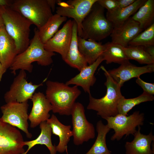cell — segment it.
<instances>
[{"label": "cell", "mask_w": 154, "mask_h": 154, "mask_svg": "<svg viewBox=\"0 0 154 154\" xmlns=\"http://www.w3.org/2000/svg\"><path fill=\"white\" fill-rule=\"evenodd\" d=\"M66 152L67 153V154H68V151H67V149H66Z\"/></svg>", "instance_id": "cell-40"}, {"label": "cell", "mask_w": 154, "mask_h": 154, "mask_svg": "<svg viewBox=\"0 0 154 154\" xmlns=\"http://www.w3.org/2000/svg\"><path fill=\"white\" fill-rule=\"evenodd\" d=\"M146 0H135L129 6L117 9L112 12H107L106 17L112 24L114 27L123 24L133 15L145 2Z\"/></svg>", "instance_id": "cell-23"}, {"label": "cell", "mask_w": 154, "mask_h": 154, "mask_svg": "<svg viewBox=\"0 0 154 154\" xmlns=\"http://www.w3.org/2000/svg\"><path fill=\"white\" fill-rule=\"evenodd\" d=\"M131 40L128 45L146 47L154 46V23Z\"/></svg>", "instance_id": "cell-31"}, {"label": "cell", "mask_w": 154, "mask_h": 154, "mask_svg": "<svg viewBox=\"0 0 154 154\" xmlns=\"http://www.w3.org/2000/svg\"><path fill=\"white\" fill-rule=\"evenodd\" d=\"M143 31L139 24L130 17L122 25L114 27L110 35L112 42L123 47Z\"/></svg>", "instance_id": "cell-16"}, {"label": "cell", "mask_w": 154, "mask_h": 154, "mask_svg": "<svg viewBox=\"0 0 154 154\" xmlns=\"http://www.w3.org/2000/svg\"><path fill=\"white\" fill-rule=\"evenodd\" d=\"M135 0H117V9L127 7L133 3Z\"/></svg>", "instance_id": "cell-34"}, {"label": "cell", "mask_w": 154, "mask_h": 154, "mask_svg": "<svg viewBox=\"0 0 154 154\" xmlns=\"http://www.w3.org/2000/svg\"><path fill=\"white\" fill-rule=\"evenodd\" d=\"M48 4L52 12L56 9V5L58 2L59 0H47Z\"/></svg>", "instance_id": "cell-35"}, {"label": "cell", "mask_w": 154, "mask_h": 154, "mask_svg": "<svg viewBox=\"0 0 154 154\" xmlns=\"http://www.w3.org/2000/svg\"><path fill=\"white\" fill-rule=\"evenodd\" d=\"M97 0H69L66 2L59 0L56 13L62 16L71 18L78 26V36L82 33V24L84 19Z\"/></svg>", "instance_id": "cell-11"}, {"label": "cell", "mask_w": 154, "mask_h": 154, "mask_svg": "<svg viewBox=\"0 0 154 154\" xmlns=\"http://www.w3.org/2000/svg\"><path fill=\"white\" fill-rule=\"evenodd\" d=\"M133 135L134 138L131 142H126L125 145L126 154H154V150L151 147L154 140L152 131L148 135L141 133V127Z\"/></svg>", "instance_id": "cell-18"}, {"label": "cell", "mask_w": 154, "mask_h": 154, "mask_svg": "<svg viewBox=\"0 0 154 154\" xmlns=\"http://www.w3.org/2000/svg\"><path fill=\"white\" fill-rule=\"evenodd\" d=\"M154 97L145 92L136 98L126 99L123 96L119 100L117 105L118 114L128 116L127 113L136 105L144 102L151 101Z\"/></svg>", "instance_id": "cell-29"}, {"label": "cell", "mask_w": 154, "mask_h": 154, "mask_svg": "<svg viewBox=\"0 0 154 154\" xmlns=\"http://www.w3.org/2000/svg\"><path fill=\"white\" fill-rule=\"evenodd\" d=\"M34 35L30 40L29 45L24 51L17 54L9 68L14 75L19 70L32 72L33 66L32 63L36 62L40 65L46 66L53 63L52 57L54 52L46 50L44 44L41 41L38 35V29L34 30Z\"/></svg>", "instance_id": "cell-1"}, {"label": "cell", "mask_w": 154, "mask_h": 154, "mask_svg": "<svg viewBox=\"0 0 154 154\" xmlns=\"http://www.w3.org/2000/svg\"><path fill=\"white\" fill-rule=\"evenodd\" d=\"M13 0H0V7H10Z\"/></svg>", "instance_id": "cell-36"}, {"label": "cell", "mask_w": 154, "mask_h": 154, "mask_svg": "<svg viewBox=\"0 0 154 154\" xmlns=\"http://www.w3.org/2000/svg\"><path fill=\"white\" fill-rule=\"evenodd\" d=\"M104 45V50L101 56L107 64L114 62L121 64L129 61L123 47L121 45L112 42H108Z\"/></svg>", "instance_id": "cell-28"}, {"label": "cell", "mask_w": 154, "mask_h": 154, "mask_svg": "<svg viewBox=\"0 0 154 154\" xmlns=\"http://www.w3.org/2000/svg\"><path fill=\"white\" fill-rule=\"evenodd\" d=\"M103 61L101 55L94 63L83 68L79 74L67 81L65 84L68 85H74L80 86L85 92L89 94H91L90 87L93 86L96 80L94 73Z\"/></svg>", "instance_id": "cell-17"}, {"label": "cell", "mask_w": 154, "mask_h": 154, "mask_svg": "<svg viewBox=\"0 0 154 154\" xmlns=\"http://www.w3.org/2000/svg\"><path fill=\"white\" fill-rule=\"evenodd\" d=\"M67 17L55 14L53 15L46 22L38 29L39 38L41 42L45 44L58 31L63 22L66 21Z\"/></svg>", "instance_id": "cell-26"}, {"label": "cell", "mask_w": 154, "mask_h": 154, "mask_svg": "<svg viewBox=\"0 0 154 154\" xmlns=\"http://www.w3.org/2000/svg\"><path fill=\"white\" fill-rule=\"evenodd\" d=\"M40 133L35 139L28 141H24L25 146L28 147L27 150L23 154H27L29 151L37 145H45L49 150L50 154H56V146L53 145L51 140L52 131L49 125L46 121L42 122L39 124Z\"/></svg>", "instance_id": "cell-24"}, {"label": "cell", "mask_w": 154, "mask_h": 154, "mask_svg": "<svg viewBox=\"0 0 154 154\" xmlns=\"http://www.w3.org/2000/svg\"><path fill=\"white\" fill-rule=\"evenodd\" d=\"M0 7L5 29L14 40L17 54H19L26 49L30 44V28L33 24L10 7Z\"/></svg>", "instance_id": "cell-3"}, {"label": "cell", "mask_w": 154, "mask_h": 154, "mask_svg": "<svg viewBox=\"0 0 154 154\" xmlns=\"http://www.w3.org/2000/svg\"><path fill=\"white\" fill-rule=\"evenodd\" d=\"M78 48L80 52L88 65L94 63L104 52V44L92 40L85 39L78 37Z\"/></svg>", "instance_id": "cell-22"}, {"label": "cell", "mask_w": 154, "mask_h": 154, "mask_svg": "<svg viewBox=\"0 0 154 154\" xmlns=\"http://www.w3.org/2000/svg\"><path fill=\"white\" fill-rule=\"evenodd\" d=\"M28 102L6 103L0 107L2 114L0 118L3 122L21 130L27 138H31L32 135L28 130Z\"/></svg>", "instance_id": "cell-9"}, {"label": "cell", "mask_w": 154, "mask_h": 154, "mask_svg": "<svg viewBox=\"0 0 154 154\" xmlns=\"http://www.w3.org/2000/svg\"><path fill=\"white\" fill-rule=\"evenodd\" d=\"M10 7L29 20L38 29L53 15L47 0H13Z\"/></svg>", "instance_id": "cell-6"}, {"label": "cell", "mask_w": 154, "mask_h": 154, "mask_svg": "<svg viewBox=\"0 0 154 154\" xmlns=\"http://www.w3.org/2000/svg\"><path fill=\"white\" fill-rule=\"evenodd\" d=\"M25 71L20 70L14 78L10 88L4 94V98L6 103L11 102L23 103L31 99L36 90L43 85L47 78L38 84L29 82L26 78Z\"/></svg>", "instance_id": "cell-10"}, {"label": "cell", "mask_w": 154, "mask_h": 154, "mask_svg": "<svg viewBox=\"0 0 154 154\" xmlns=\"http://www.w3.org/2000/svg\"><path fill=\"white\" fill-rule=\"evenodd\" d=\"M73 20H69L54 36L44 44L47 51L60 54L64 60L67 55L71 42L72 32Z\"/></svg>", "instance_id": "cell-13"}, {"label": "cell", "mask_w": 154, "mask_h": 154, "mask_svg": "<svg viewBox=\"0 0 154 154\" xmlns=\"http://www.w3.org/2000/svg\"><path fill=\"white\" fill-rule=\"evenodd\" d=\"M73 22L71 40L67 55L63 60L71 67L80 71L88 65L79 51L78 43V26L74 20Z\"/></svg>", "instance_id": "cell-20"}, {"label": "cell", "mask_w": 154, "mask_h": 154, "mask_svg": "<svg viewBox=\"0 0 154 154\" xmlns=\"http://www.w3.org/2000/svg\"><path fill=\"white\" fill-rule=\"evenodd\" d=\"M104 13V9L96 2L82 21L80 37L100 41L110 35L114 26Z\"/></svg>", "instance_id": "cell-5"}, {"label": "cell", "mask_w": 154, "mask_h": 154, "mask_svg": "<svg viewBox=\"0 0 154 154\" xmlns=\"http://www.w3.org/2000/svg\"><path fill=\"white\" fill-rule=\"evenodd\" d=\"M136 82L143 89V92L152 95L154 94V83L146 82L139 77L137 78Z\"/></svg>", "instance_id": "cell-33"}, {"label": "cell", "mask_w": 154, "mask_h": 154, "mask_svg": "<svg viewBox=\"0 0 154 154\" xmlns=\"http://www.w3.org/2000/svg\"><path fill=\"white\" fill-rule=\"evenodd\" d=\"M123 49L129 60H135L142 64H154V57L147 52L144 46L128 45L126 47H123Z\"/></svg>", "instance_id": "cell-30"}, {"label": "cell", "mask_w": 154, "mask_h": 154, "mask_svg": "<svg viewBox=\"0 0 154 154\" xmlns=\"http://www.w3.org/2000/svg\"><path fill=\"white\" fill-rule=\"evenodd\" d=\"M46 121L51 128L52 134L58 136L59 138V143L56 146V151L60 153H63L67 149V144L70 137L73 136L71 130V126L62 123L54 114Z\"/></svg>", "instance_id": "cell-21"}, {"label": "cell", "mask_w": 154, "mask_h": 154, "mask_svg": "<svg viewBox=\"0 0 154 154\" xmlns=\"http://www.w3.org/2000/svg\"><path fill=\"white\" fill-rule=\"evenodd\" d=\"M144 119V114L139 111L129 116L118 114L114 116L107 117L105 119L107 125L114 132L111 140L119 141L124 135H133L137 130L136 127L143 125Z\"/></svg>", "instance_id": "cell-7"}, {"label": "cell", "mask_w": 154, "mask_h": 154, "mask_svg": "<svg viewBox=\"0 0 154 154\" xmlns=\"http://www.w3.org/2000/svg\"><path fill=\"white\" fill-rule=\"evenodd\" d=\"M17 55L15 42L7 33L4 26L0 30V61L7 69Z\"/></svg>", "instance_id": "cell-19"}, {"label": "cell", "mask_w": 154, "mask_h": 154, "mask_svg": "<svg viewBox=\"0 0 154 154\" xmlns=\"http://www.w3.org/2000/svg\"><path fill=\"white\" fill-rule=\"evenodd\" d=\"M147 52L151 56L154 57V46L144 47Z\"/></svg>", "instance_id": "cell-37"}, {"label": "cell", "mask_w": 154, "mask_h": 154, "mask_svg": "<svg viewBox=\"0 0 154 154\" xmlns=\"http://www.w3.org/2000/svg\"><path fill=\"white\" fill-rule=\"evenodd\" d=\"M24 142L19 130L0 118V154H23Z\"/></svg>", "instance_id": "cell-12"}, {"label": "cell", "mask_w": 154, "mask_h": 154, "mask_svg": "<svg viewBox=\"0 0 154 154\" xmlns=\"http://www.w3.org/2000/svg\"><path fill=\"white\" fill-rule=\"evenodd\" d=\"M100 68L104 71L106 78L104 85L106 87L105 96L100 99L93 97L89 94V103L87 108L97 112V115L105 119L114 116L118 114L117 105L119 100L123 96L121 92V87L113 78L104 67Z\"/></svg>", "instance_id": "cell-4"}, {"label": "cell", "mask_w": 154, "mask_h": 154, "mask_svg": "<svg viewBox=\"0 0 154 154\" xmlns=\"http://www.w3.org/2000/svg\"><path fill=\"white\" fill-rule=\"evenodd\" d=\"M114 80L121 86L126 82L134 78H138L146 73L154 71V64L139 67L129 61L121 64L118 68L108 71Z\"/></svg>", "instance_id": "cell-14"}, {"label": "cell", "mask_w": 154, "mask_h": 154, "mask_svg": "<svg viewBox=\"0 0 154 154\" xmlns=\"http://www.w3.org/2000/svg\"><path fill=\"white\" fill-rule=\"evenodd\" d=\"M7 69L2 65L0 61V82L1 81L3 76L6 72Z\"/></svg>", "instance_id": "cell-38"}, {"label": "cell", "mask_w": 154, "mask_h": 154, "mask_svg": "<svg viewBox=\"0 0 154 154\" xmlns=\"http://www.w3.org/2000/svg\"><path fill=\"white\" fill-rule=\"evenodd\" d=\"M31 100L33 106L28 119L30 122V127L34 128L49 118V113L52 108L45 95L42 92H35Z\"/></svg>", "instance_id": "cell-15"}, {"label": "cell", "mask_w": 154, "mask_h": 154, "mask_svg": "<svg viewBox=\"0 0 154 154\" xmlns=\"http://www.w3.org/2000/svg\"><path fill=\"white\" fill-rule=\"evenodd\" d=\"M3 26H4V24L2 16L1 11L0 7V30L1 28Z\"/></svg>", "instance_id": "cell-39"}, {"label": "cell", "mask_w": 154, "mask_h": 154, "mask_svg": "<svg viewBox=\"0 0 154 154\" xmlns=\"http://www.w3.org/2000/svg\"><path fill=\"white\" fill-rule=\"evenodd\" d=\"M111 129L101 120L98 121L96 130L98 134L92 146L86 154H112L106 144V136Z\"/></svg>", "instance_id": "cell-25"}, {"label": "cell", "mask_w": 154, "mask_h": 154, "mask_svg": "<svg viewBox=\"0 0 154 154\" xmlns=\"http://www.w3.org/2000/svg\"><path fill=\"white\" fill-rule=\"evenodd\" d=\"M85 112L83 105L79 102L75 103L71 110L73 142L77 145L95 137L94 126L87 120Z\"/></svg>", "instance_id": "cell-8"}, {"label": "cell", "mask_w": 154, "mask_h": 154, "mask_svg": "<svg viewBox=\"0 0 154 154\" xmlns=\"http://www.w3.org/2000/svg\"><path fill=\"white\" fill-rule=\"evenodd\" d=\"M46 85L45 95L52 112L61 115H71L75 101L81 93L78 86L70 87L65 83L50 80L46 82Z\"/></svg>", "instance_id": "cell-2"}, {"label": "cell", "mask_w": 154, "mask_h": 154, "mask_svg": "<svg viewBox=\"0 0 154 154\" xmlns=\"http://www.w3.org/2000/svg\"><path fill=\"white\" fill-rule=\"evenodd\" d=\"M131 17L143 30L149 27L154 23V0H146Z\"/></svg>", "instance_id": "cell-27"}, {"label": "cell", "mask_w": 154, "mask_h": 154, "mask_svg": "<svg viewBox=\"0 0 154 154\" xmlns=\"http://www.w3.org/2000/svg\"><path fill=\"white\" fill-rule=\"evenodd\" d=\"M96 2L109 12H113L118 8L117 0H97Z\"/></svg>", "instance_id": "cell-32"}]
</instances>
